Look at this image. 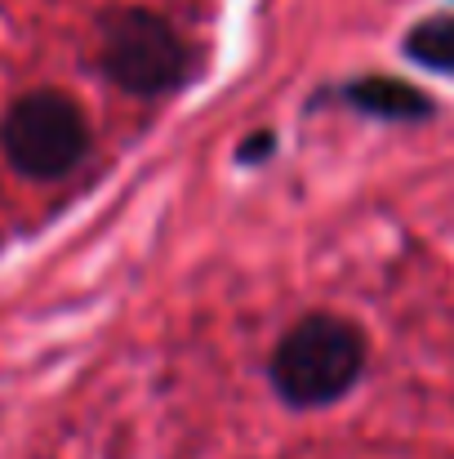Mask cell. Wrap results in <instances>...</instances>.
Here are the masks:
<instances>
[{
    "label": "cell",
    "mask_w": 454,
    "mask_h": 459,
    "mask_svg": "<svg viewBox=\"0 0 454 459\" xmlns=\"http://www.w3.org/2000/svg\"><path fill=\"white\" fill-rule=\"evenodd\" d=\"M99 67L116 90L134 99H160L187 85L196 58L192 45L160 13L121 4L99 18Z\"/></svg>",
    "instance_id": "7a4b0ae2"
},
{
    "label": "cell",
    "mask_w": 454,
    "mask_h": 459,
    "mask_svg": "<svg viewBox=\"0 0 454 459\" xmlns=\"http://www.w3.org/2000/svg\"><path fill=\"white\" fill-rule=\"evenodd\" d=\"M277 152V134H268V130H259V134H250L241 148H236V156H241V165H263L268 156Z\"/></svg>",
    "instance_id": "8992f818"
},
{
    "label": "cell",
    "mask_w": 454,
    "mask_h": 459,
    "mask_svg": "<svg viewBox=\"0 0 454 459\" xmlns=\"http://www.w3.org/2000/svg\"><path fill=\"white\" fill-rule=\"evenodd\" d=\"M401 54L428 72L454 76V13H433V18L415 22L401 40Z\"/></svg>",
    "instance_id": "5b68a950"
},
{
    "label": "cell",
    "mask_w": 454,
    "mask_h": 459,
    "mask_svg": "<svg viewBox=\"0 0 454 459\" xmlns=\"http://www.w3.org/2000/svg\"><path fill=\"white\" fill-rule=\"evenodd\" d=\"M365 361L370 339L356 321L338 312H307L281 334L268 379L290 411H325L361 384Z\"/></svg>",
    "instance_id": "6da1fadb"
},
{
    "label": "cell",
    "mask_w": 454,
    "mask_h": 459,
    "mask_svg": "<svg viewBox=\"0 0 454 459\" xmlns=\"http://www.w3.org/2000/svg\"><path fill=\"white\" fill-rule=\"evenodd\" d=\"M0 152L31 183L67 178L90 156V117L63 90H27L0 117Z\"/></svg>",
    "instance_id": "3957f363"
},
{
    "label": "cell",
    "mask_w": 454,
    "mask_h": 459,
    "mask_svg": "<svg viewBox=\"0 0 454 459\" xmlns=\"http://www.w3.org/2000/svg\"><path fill=\"white\" fill-rule=\"evenodd\" d=\"M338 94L356 112H365L374 121H392V126H415V121H428L437 112V103L419 85L397 81V76H361V81H347Z\"/></svg>",
    "instance_id": "277c9868"
}]
</instances>
